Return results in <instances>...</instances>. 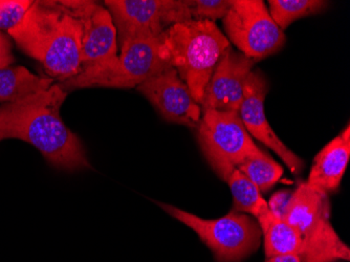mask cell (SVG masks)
I'll return each mask as SVG.
<instances>
[{
  "mask_svg": "<svg viewBox=\"0 0 350 262\" xmlns=\"http://www.w3.org/2000/svg\"><path fill=\"white\" fill-rule=\"evenodd\" d=\"M221 179L229 185L233 195L234 211L236 212L250 214L257 218L269 210L260 190L237 167L226 173Z\"/></svg>",
  "mask_w": 350,
  "mask_h": 262,
  "instance_id": "cell-17",
  "label": "cell"
},
{
  "mask_svg": "<svg viewBox=\"0 0 350 262\" xmlns=\"http://www.w3.org/2000/svg\"><path fill=\"white\" fill-rule=\"evenodd\" d=\"M54 84L52 78L37 76L25 66L0 68V103L19 101Z\"/></svg>",
  "mask_w": 350,
  "mask_h": 262,
  "instance_id": "cell-16",
  "label": "cell"
},
{
  "mask_svg": "<svg viewBox=\"0 0 350 262\" xmlns=\"http://www.w3.org/2000/svg\"><path fill=\"white\" fill-rule=\"evenodd\" d=\"M13 60L11 43L3 33H0V68H7Z\"/></svg>",
  "mask_w": 350,
  "mask_h": 262,
  "instance_id": "cell-23",
  "label": "cell"
},
{
  "mask_svg": "<svg viewBox=\"0 0 350 262\" xmlns=\"http://www.w3.org/2000/svg\"><path fill=\"white\" fill-rule=\"evenodd\" d=\"M8 33L59 83L82 72L81 23L63 0L34 1L21 25Z\"/></svg>",
  "mask_w": 350,
  "mask_h": 262,
  "instance_id": "cell-2",
  "label": "cell"
},
{
  "mask_svg": "<svg viewBox=\"0 0 350 262\" xmlns=\"http://www.w3.org/2000/svg\"><path fill=\"white\" fill-rule=\"evenodd\" d=\"M192 21L215 23L224 19L231 10L233 0H186Z\"/></svg>",
  "mask_w": 350,
  "mask_h": 262,
  "instance_id": "cell-20",
  "label": "cell"
},
{
  "mask_svg": "<svg viewBox=\"0 0 350 262\" xmlns=\"http://www.w3.org/2000/svg\"><path fill=\"white\" fill-rule=\"evenodd\" d=\"M255 64L230 45L220 57L200 101L202 112L221 110L239 114L247 77Z\"/></svg>",
  "mask_w": 350,
  "mask_h": 262,
  "instance_id": "cell-13",
  "label": "cell"
},
{
  "mask_svg": "<svg viewBox=\"0 0 350 262\" xmlns=\"http://www.w3.org/2000/svg\"><path fill=\"white\" fill-rule=\"evenodd\" d=\"M265 262H302L298 255L288 254V255H277L272 257H267Z\"/></svg>",
  "mask_w": 350,
  "mask_h": 262,
  "instance_id": "cell-24",
  "label": "cell"
},
{
  "mask_svg": "<svg viewBox=\"0 0 350 262\" xmlns=\"http://www.w3.org/2000/svg\"><path fill=\"white\" fill-rule=\"evenodd\" d=\"M159 206L192 228L217 262H241L260 246L262 234L258 222L245 213L231 211L217 220H204L172 205L161 202Z\"/></svg>",
  "mask_w": 350,
  "mask_h": 262,
  "instance_id": "cell-6",
  "label": "cell"
},
{
  "mask_svg": "<svg viewBox=\"0 0 350 262\" xmlns=\"http://www.w3.org/2000/svg\"><path fill=\"white\" fill-rule=\"evenodd\" d=\"M82 25L81 64L84 74H96L117 62V29L109 11L94 1L63 0Z\"/></svg>",
  "mask_w": 350,
  "mask_h": 262,
  "instance_id": "cell-10",
  "label": "cell"
},
{
  "mask_svg": "<svg viewBox=\"0 0 350 262\" xmlns=\"http://www.w3.org/2000/svg\"><path fill=\"white\" fill-rule=\"evenodd\" d=\"M148 101L170 123L196 129L202 118V107L173 66L157 73L137 86Z\"/></svg>",
  "mask_w": 350,
  "mask_h": 262,
  "instance_id": "cell-11",
  "label": "cell"
},
{
  "mask_svg": "<svg viewBox=\"0 0 350 262\" xmlns=\"http://www.w3.org/2000/svg\"><path fill=\"white\" fill-rule=\"evenodd\" d=\"M350 157L349 124L341 135L332 140L314 157L308 184L317 190L335 192L345 174Z\"/></svg>",
  "mask_w": 350,
  "mask_h": 262,
  "instance_id": "cell-14",
  "label": "cell"
},
{
  "mask_svg": "<svg viewBox=\"0 0 350 262\" xmlns=\"http://www.w3.org/2000/svg\"><path fill=\"white\" fill-rule=\"evenodd\" d=\"M171 65L198 104L230 41L215 23L188 21L165 31Z\"/></svg>",
  "mask_w": 350,
  "mask_h": 262,
  "instance_id": "cell-3",
  "label": "cell"
},
{
  "mask_svg": "<svg viewBox=\"0 0 350 262\" xmlns=\"http://www.w3.org/2000/svg\"><path fill=\"white\" fill-rule=\"evenodd\" d=\"M117 29L118 49L131 39L159 37L176 23L192 21L186 0H106Z\"/></svg>",
  "mask_w": 350,
  "mask_h": 262,
  "instance_id": "cell-9",
  "label": "cell"
},
{
  "mask_svg": "<svg viewBox=\"0 0 350 262\" xmlns=\"http://www.w3.org/2000/svg\"><path fill=\"white\" fill-rule=\"evenodd\" d=\"M269 86L260 70H252L247 77L243 92V99L239 108V116L249 135L272 149L290 169L291 172L299 174L304 170V163L283 144L269 125L265 117V99Z\"/></svg>",
  "mask_w": 350,
  "mask_h": 262,
  "instance_id": "cell-12",
  "label": "cell"
},
{
  "mask_svg": "<svg viewBox=\"0 0 350 262\" xmlns=\"http://www.w3.org/2000/svg\"><path fill=\"white\" fill-rule=\"evenodd\" d=\"M66 96L59 84H53L38 94L0 106V141L27 142L60 170L92 169L83 144L61 118Z\"/></svg>",
  "mask_w": 350,
  "mask_h": 262,
  "instance_id": "cell-1",
  "label": "cell"
},
{
  "mask_svg": "<svg viewBox=\"0 0 350 262\" xmlns=\"http://www.w3.org/2000/svg\"><path fill=\"white\" fill-rule=\"evenodd\" d=\"M237 168L256 185L260 192L272 189L283 174L282 167L262 150L247 157Z\"/></svg>",
  "mask_w": 350,
  "mask_h": 262,
  "instance_id": "cell-19",
  "label": "cell"
},
{
  "mask_svg": "<svg viewBox=\"0 0 350 262\" xmlns=\"http://www.w3.org/2000/svg\"><path fill=\"white\" fill-rule=\"evenodd\" d=\"M222 25L228 40L254 62L279 52L286 42L262 0H233Z\"/></svg>",
  "mask_w": 350,
  "mask_h": 262,
  "instance_id": "cell-8",
  "label": "cell"
},
{
  "mask_svg": "<svg viewBox=\"0 0 350 262\" xmlns=\"http://www.w3.org/2000/svg\"><path fill=\"white\" fill-rule=\"evenodd\" d=\"M119 50L113 68L96 74L80 73L59 86L66 92L92 86L137 88L157 73L172 66L165 33L159 37L131 39L123 43Z\"/></svg>",
  "mask_w": 350,
  "mask_h": 262,
  "instance_id": "cell-5",
  "label": "cell"
},
{
  "mask_svg": "<svg viewBox=\"0 0 350 262\" xmlns=\"http://www.w3.org/2000/svg\"><path fill=\"white\" fill-rule=\"evenodd\" d=\"M293 191L280 190L272 195V198H269L267 202L269 210L277 216L278 218L283 220L284 213L288 204H290L291 198H292Z\"/></svg>",
  "mask_w": 350,
  "mask_h": 262,
  "instance_id": "cell-22",
  "label": "cell"
},
{
  "mask_svg": "<svg viewBox=\"0 0 350 262\" xmlns=\"http://www.w3.org/2000/svg\"><path fill=\"white\" fill-rule=\"evenodd\" d=\"M284 222L296 228L304 242L302 262L348 261L350 250L330 224L328 194L306 182L293 192Z\"/></svg>",
  "mask_w": 350,
  "mask_h": 262,
  "instance_id": "cell-4",
  "label": "cell"
},
{
  "mask_svg": "<svg viewBox=\"0 0 350 262\" xmlns=\"http://www.w3.org/2000/svg\"><path fill=\"white\" fill-rule=\"evenodd\" d=\"M256 220L261 228L267 257L288 254L300 257L304 242L296 228L275 216L269 210L262 213Z\"/></svg>",
  "mask_w": 350,
  "mask_h": 262,
  "instance_id": "cell-15",
  "label": "cell"
},
{
  "mask_svg": "<svg viewBox=\"0 0 350 262\" xmlns=\"http://www.w3.org/2000/svg\"><path fill=\"white\" fill-rule=\"evenodd\" d=\"M198 139L204 157L220 179L261 149L254 143L238 112H202Z\"/></svg>",
  "mask_w": 350,
  "mask_h": 262,
  "instance_id": "cell-7",
  "label": "cell"
},
{
  "mask_svg": "<svg viewBox=\"0 0 350 262\" xmlns=\"http://www.w3.org/2000/svg\"><path fill=\"white\" fill-rule=\"evenodd\" d=\"M33 3L31 0H0V31L21 25Z\"/></svg>",
  "mask_w": 350,
  "mask_h": 262,
  "instance_id": "cell-21",
  "label": "cell"
},
{
  "mask_svg": "<svg viewBox=\"0 0 350 262\" xmlns=\"http://www.w3.org/2000/svg\"><path fill=\"white\" fill-rule=\"evenodd\" d=\"M328 5L323 0H269V13L283 31L298 19L322 13Z\"/></svg>",
  "mask_w": 350,
  "mask_h": 262,
  "instance_id": "cell-18",
  "label": "cell"
}]
</instances>
